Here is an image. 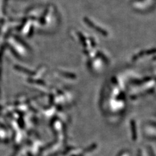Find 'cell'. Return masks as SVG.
<instances>
[{"mask_svg": "<svg viewBox=\"0 0 156 156\" xmlns=\"http://www.w3.org/2000/svg\"><path fill=\"white\" fill-rule=\"evenodd\" d=\"M87 23H88V25H89V26H90V27H92V28H94L96 30H97L98 31V32H100V33H101V34H103V35H105V31H104V30L103 29H100V28H98V27H94V26H96L95 25H94L93 23H92L89 20H87L85 21Z\"/></svg>", "mask_w": 156, "mask_h": 156, "instance_id": "1", "label": "cell"}]
</instances>
